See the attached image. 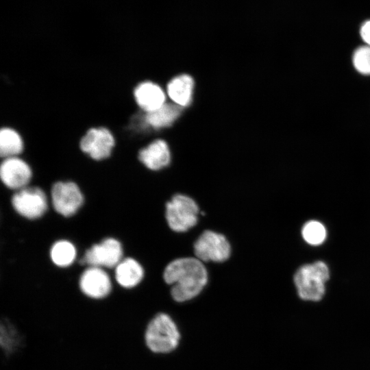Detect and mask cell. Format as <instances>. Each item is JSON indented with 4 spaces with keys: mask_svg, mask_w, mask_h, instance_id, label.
Listing matches in <instances>:
<instances>
[{
    "mask_svg": "<svg viewBox=\"0 0 370 370\" xmlns=\"http://www.w3.org/2000/svg\"><path fill=\"white\" fill-rule=\"evenodd\" d=\"M163 278L171 286L173 299L184 302L201 292L208 282V271L203 262L196 257L180 258L166 265Z\"/></svg>",
    "mask_w": 370,
    "mask_h": 370,
    "instance_id": "cell-1",
    "label": "cell"
},
{
    "mask_svg": "<svg viewBox=\"0 0 370 370\" xmlns=\"http://www.w3.org/2000/svg\"><path fill=\"white\" fill-rule=\"evenodd\" d=\"M133 96L137 106L144 112L154 111L165 101V94L157 84L144 81L138 84L133 90Z\"/></svg>",
    "mask_w": 370,
    "mask_h": 370,
    "instance_id": "cell-12",
    "label": "cell"
},
{
    "mask_svg": "<svg viewBox=\"0 0 370 370\" xmlns=\"http://www.w3.org/2000/svg\"><path fill=\"white\" fill-rule=\"evenodd\" d=\"M352 63L355 69L360 74L370 75V46L358 47L352 56Z\"/></svg>",
    "mask_w": 370,
    "mask_h": 370,
    "instance_id": "cell-20",
    "label": "cell"
},
{
    "mask_svg": "<svg viewBox=\"0 0 370 370\" xmlns=\"http://www.w3.org/2000/svg\"><path fill=\"white\" fill-rule=\"evenodd\" d=\"M33 177L30 164L20 156L2 158L0 164V179L8 189L14 191L29 185Z\"/></svg>",
    "mask_w": 370,
    "mask_h": 370,
    "instance_id": "cell-11",
    "label": "cell"
},
{
    "mask_svg": "<svg viewBox=\"0 0 370 370\" xmlns=\"http://www.w3.org/2000/svg\"><path fill=\"white\" fill-rule=\"evenodd\" d=\"M360 34L362 39L370 46V21L365 22L360 27Z\"/></svg>",
    "mask_w": 370,
    "mask_h": 370,
    "instance_id": "cell-21",
    "label": "cell"
},
{
    "mask_svg": "<svg viewBox=\"0 0 370 370\" xmlns=\"http://www.w3.org/2000/svg\"><path fill=\"white\" fill-rule=\"evenodd\" d=\"M49 197L45 191L37 186L29 185L14 191L11 197L13 210L21 217L37 220L48 210Z\"/></svg>",
    "mask_w": 370,
    "mask_h": 370,
    "instance_id": "cell-4",
    "label": "cell"
},
{
    "mask_svg": "<svg viewBox=\"0 0 370 370\" xmlns=\"http://www.w3.org/2000/svg\"><path fill=\"white\" fill-rule=\"evenodd\" d=\"M49 199L53 210L64 217L75 215L85 201L81 188L71 180L54 182L51 188Z\"/></svg>",
    "mask_w": 370,
    "mask_h": 370,
    "instance_id": "cell-6",
    "label": "cell"
},
{
    "mask_svg": "<svg viewBox=\"0 0 370 370\" xmlns=\"http://www.w3.org/2000/svg\"><path fill=\"white\" fill-rule=\"evenodd\" d=\"M301 233L304 239L312 245L321 244L326 236L325 227L317 221H310L306 223Z\"/></svg>",
    "mask_w": 370,
    "mask_h": 370,
    "instance_id": "cell-19",
    "label": "cell"
},
{
    "mask_svg": "<svg viewBox=\"0 0 370 370\" xmlns=\"http://www.w3.org/2000/svg\"><path fill=\"white\" fill-rule=\"evenodd\" d=\"M25 149V143L21 133L11 126L0 130V156L1 158L20 156Z\"/></svg>",
    "mask_w": 370,
    "mask_h": 370,
    "instance_id": "cell-17",
    "label": "cell"
},
{
    "mask_svg": "<svg viewBox=\"0 0 370 370\" xmlns=\"http://www.w3.org/2000/svg\"><path fill=\"white\" fill-rule=\"evenodd\" d=\"M78 286L87 298L101 300L107 298L112 291V280L104 268L86 267L79 275Z\"/></svg>",
    "mask_w": 370,
    "mask_h": 370,
    "instance_id": "cell-10",
    "label": "cell"
},
{
    "mask_svg": "<svg viewBox=\"0 0 370 370\" xmlns=\"http://www.w3.org/2000/svg\"><path fill=\"white\" fill-rule=\"evenodd\" d=\"M330 277L329 269L322 261L299 267L294 275V283L301 299L318 301L325 293V283Z\"/></svg>",
    "mask_w": 370,
    "mask_h": 370,
    "instance_id": "cell-3",
    "label": "cell"
},
{
    "mask_svg": "<svg viewBox=\"0 0 370 370\" xmlns=\"http://www.w3.org/2000/svg\"><path fill=\"white\" fill-rule=\"evenodd\" d=\"M116 146V138L112 132L105 126L88 128L80 138V151L91 160L97 162L109 158Z\"/></svg>",
    "mask_w": 370,
    "mask_h": 370,
    "instance_id": "cell-7",
    "label": "cell"
},
{
    "mask_svg": "<svg viewBox=\"0 0 370 370\" xmlns=\"http://www.w3.org/2000/svg\"><path fill=\"white\" fill-rule=\"evenodd\" d=\"M194 82L186 74L178 75L171 79L167 85L169 97L180 106H187L192 99Z\"/></svg>",
    "mask_w": 370,
    "mask_h": 370,
    "instance_id": "cell-15",
    "label": "cell"
},
{
    "mask_svg": "<svg viewBox=\"0 0 370 370\" xmlns=\"http://www.w3.org/2000/svg\"><path fill=\"white\" fill-rule=\"evenodd\" d=\"M181 113V106L173 103H164L158 109L146 112L144 123L154 129L169 126Z\"/></svg>",
    "mask_w": 370,
    "mask_h": 370,
    "instance_id": "cell-18",
    "label": "cell"
},
{
    "mask_svg": "<svg viewBox=\"0 0 370 370\" xmlns=\"http://www.w3.org/2000/svg\"><path fill=\"white\" fill-rule=\"evenodd\" d=\"M114 270L116 284L125 289L136 287L142 282L145 275L142 264L132 257H124Z\"/></svg>",
    "mask_w": 370,
    "mask_h": 370,
    "instance_id": "cell-13",
    "label": "cell"
},
{
    "mask_svg": "<svg viewBox=\"0 0 370 370\" xmlns=\"http://www.w3.org/2000/svg\"><path fill=\"white\" fill-rule=\"evenodd\" d=\"M77 256V249L75 245L66 238L56 241L49 249L51 261L60 268L71 266L76 260Z\"/></svg>",
    "mask_w": 370,
    "mask_h": 370,
    "instance_id": "cell-16",
    "label": "cell"
},
{
    "mask_svg": "<svg viewBox=\"0 0 370 370\" xmlns=\"http://www.w3.org/2000/svg\"><path fill=\"white\" fill-rule=\"evenodd\" d=\"M138 158L147 169L158 171L169 164L170 151L165 141L157 139L140 149Z\"/></svg>",
    "mask_w": 370,
    "mask_h": 370,
    "instance_id": "cell-14",
    "label": "cell"
},
{
    "mask_svg": "<svg viewBox=\"0 0 370 370\" xmlns=\"http://www.w3.org/2000/svg\"><path fill=\"white\" fill-rule=\"evenodd\" d=\"M123 254L121 242L114 237L109 236L88 247L79 261L86 267L114 269L124 258Z\"/></svg>",
    "mask_w": 370,
    "mask_h": 370,
    "instance_id": "cell-8",
    "label": "cell"
},
{
    "mask_svg": "<svg viewBox=\"0 0 370 370\" xmlns=\"http://www.w3.org/2000/svg\"><path fill=\"white\" fill-rule=\"evenodd\" d=\"M199 209L191 197L177 194L166 204L165 217L169 227L176 232H184L198 221Z\"/></svg>",
    "mask_w": 370,
    "mask_h": 370,
    "instance_id": "cell-5",
    "label": "cell"
},
{
    "mask_svg": "<svg viewBox=\"0 0 370 370\" xmlns=\"http://www.w3.org/2000/svg\"><path fill=\"white\" fill-rule=\"evenodd\" d=\"M179 330L173 319L165 313H158L148 323L144 334L147 348L156 354L174 350L180 341Z\"/></svg>",
    "mask_w": 370,
    "mask_h": 370,
    "instance_id": "cell-2",
    "label": "cell"
},
{
    "mask_svg": "<svg viewBox=\"0 0 370 370\" xmlns=\"http://www.w3.org/2000/svg\"><path fill=\"white\" fill-rule=\"evenodd\" d=\"M195 256L201 262H222L231 254V247L225 236L220 233L206 230L193 245Z\"/></svg>",
    "mask_w": 370,
    "mask_h": 370,
    "instance_id": "cell-9",
    "label": "cell"
}]
</instances>
